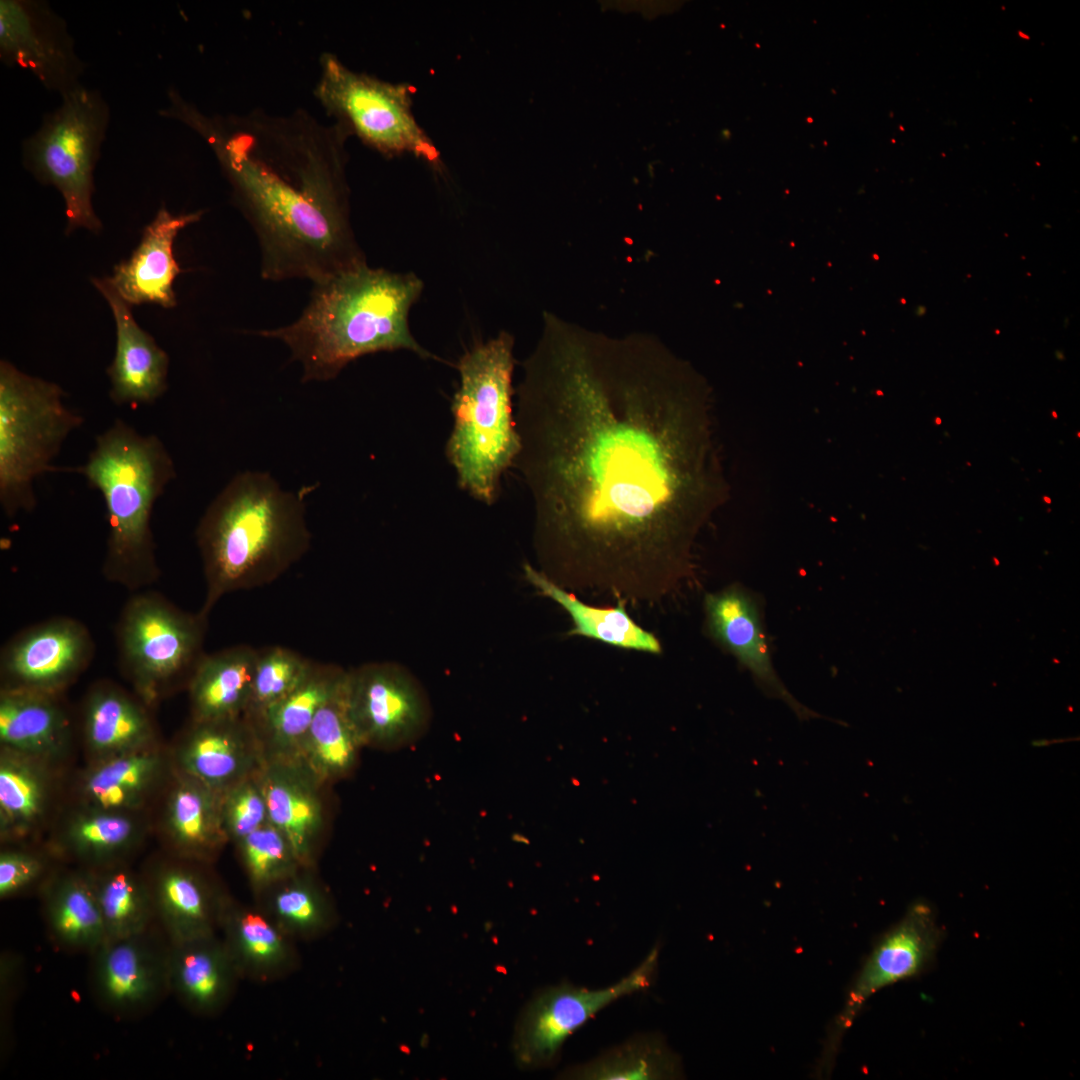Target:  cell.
Here are the masks:
<instances>
[{
  "label": "cell",
  "instance_id": "obj_1",
  "mask_svg": "<svg viewBox=\"0 0 1080 1080\" xmlns=\"http://www.w3.org/2000/svg\"><path fill=\"white\" fill-rule=\"evenodd\" d=\"M523 371L515 463L540 571L625 603L672 592L727 491L704 379L656 339L550 313Z\"/></svg>",
  "mask_w": 1080,
  "mask_h": 1080
},
{
  "label": "cell",
  "instance_id": "obj_2",
  "mask_svg": "<svg viewBox=\"0 0 1080 1080\" xmlns=\"http://www.w3.org/2000/svg\"><path fill=\"white\" fill-rule=\"evenodd\" d=\"M158 111L213 151L260 247L261 276L321 282L362 262L350 224L348 135L297 109L206 114L176 89Z\"/></svg>",
  "mask_w": 1080,
  "mask_h": 1080
},
{
  "label": "cell",
  "instance_id": "obj_3",
  "mask_svg": "<svg viewBox=\"0 0 1080 1080\" xmlns=\"http://www.w3.org/2000/svg\"><path fill=\"white\" fill-rule=\"evenodd\" d=\"M422 290L414 273L371 268L365 261L313 284L293 323L258 334L288 347L302 366L303 382L334 379L351 361L376 352L403 349L432 358L408 322Z\"/></svg>",
  "mask_w": 1080,
  "mask_h": 1080
},
{
  "label": "cell",
  "instance_id": "obj_4",
  "mask_svg": "<svg viewBox=\"0 0 1080 1080\" xmlns=\"http://www.w3.org/2000/svg\"><path fill=\"white\" fill-rule=\"evenodd\" d=\"M208 616L232 592L279 578L311 542L300 494L284 490L267 472L235 475L205 510L196 528Z\"/></svg>",
  "mask_w": 1080,
  "mask_h": 1080
},
{
  "label": "cell",
  "instance_id": "obj_5",
  "mask_svg": "<svg viewBox=\"0 0 1080 1080\" xmlns=\"http://www.w3.org/2000/svg\"><path fill=\"white\" fill-rule=\"evenodd\" d=\"M76 471L104 501L108 533L102 574L136 592L160 577L151 517L157 500L176 477L164 442L116 419L95 438Z\"/></svg>",
  "mask_w": 1080,
  "mask_h": 1080
},
{
  "label": "cell",
  "instance_id": "obj_6",
  "mask_svg": "<svg viewBox=\"0 0 1080 1080\" xmlns=\"http://www.w3.org/2000/svg\"><path fill=\"white\" fill-rule=\"evenodd\" d=\"M513 344L509 333L500 332L476 343L457 364L460 385L446 454L460 487L488 505L521 447L512 405Z\"/></svg>",
  "mask_w": 1080,
  "mask_h": 1080
},
{
  "label": "cell",
  "instance_id": "obj_7",
  "mask_svg": "<svg viewBox=\"0 0 1080 1080\" xmlns=\"http://www.w3.org/2000/svg\"><path fill=\"white\" fill-rule=\"evenodd\" d=\"M56 383L0 362V505L13 518L37 505L36 479L53 463L84 419Z\"/></svg>",
  "mask_w": 1080,
  "mask_h": 1080
},
{
  "label": "cell",
  "instance_id": "obj_8",
  "mask_svg": "<svg viewBox=\"0 0 1080 1080\" xmlns=\"http://www.w3.org/2000/svg\"><path fill=\"white\" fill-rule=\"evenodd\" d=\"M207 618L153 590L133 592L125 602L115 628L118 666L131 690L154 710L187 690L205 655Z\"/></svg>",
  "mask_w": 1080,
  "mask_h": 1080
},
{
  "label": "cell",
  "instance_id": "obj_9",
  "mask_svg": "<svg viewBox=\"0 0 1080 1080\" xmlns=\"http://www.w3.org/2000/svg\"><path fill=\"white\" fill-rule=\"evenodd\" d=\"M59 107L43 116L38 130L22 142L23 166L62 195L66 233L102 224L92 205L93 173L101 154L110 109L101 93L80 85L61 96Z\"/></svg>",
  "mask_w": 1080,
  "mask_h": 1080
},
{
  "label": "cell",
  "instance_id": "obj_10",
  "mask_svg": "<svg viewBox=\"0 0 1080 1080\" xmlns=\"http://www.w3.org/2000/svg\"><path fill=\"white\" fill-rule=\"evenodd\" d=\"M411 89L348 68L333 53L320 57L314 95L348 136L385 156L414 154L438 165L439 153L412 112Z\"/></svg>",
  "mask_w": 1080,
  "mask_h": 1080
},
{
  "label": "cell",
  "instance_id": "obj_11",
  "mask_svg": "<svg viewBox=\"0 0 1080 1080\" xmlns=\"http://www.w3.org/2000/svg\"><path fill=\"white\" fill-rule=\"evenodd\" d=\"M659 947L616 983L599 989L563 983L537 992L517 1020L512 1051L520 1068L554 1064L566 1039L599 1011L622 997L647 989L655 978Z\"/></svg>",
  "mask_w": 1080,
  "mask_h": 1080
},
{
  "label": "cell",
  "instance_id": "obj_12",
  "mask_svg": "<svg viewBox=\"0 0 1080 1080\" xmlns=\"http://www.w3.org/2000/svg\"><path fill=\"white\" fill-rule=\"evenodd\" d=\"M169 947L157 922L139 933L106 939L89 955L88 984L97 1006L121 1021L156 1009L170 996Z\"/></svg>",
  "mask_w": 1080,
  "mask_h": 1080
},
{
  "label": "cell",
  "instance_id": "obj_13",
  "mask_svg": "<svg viewBox=\"0 0 1080 1080\" xmlns=\"http://www.w3.org/2000/svg\"><path fill=\"white\" fill-rule=\"evenodd\" d=\"M349 715L364 747L398 750L417 742L428 728L431 710L417 681L391 663L347 670Z\"/></svg>",
  "mask_w": 1080,
  "mask_h": 1080
},
{
  "label": "cell",
  "instance_id": "obj_14",
  "mask_svg": "<svg viewBox=\"0 0 1080 1080\" xmlns=\"http://www.w3.org/2000/svg\"><path fill=\"white\" fill-rule=\"evenodd\" d=\"M91 632L78 619L57 616L13 635L0 653V690L65 694L90 666Z\"/></svg>",
  "mask_w": 1080,
  "mask_h": 1080
},
{
  "label": "cell",
  "instance_id": "obj_15",
  "mask_svg": "<svg viewBox=\"0 0 1080 1080\" xmlns=\"http://www.w3.org/2000/svg\"><path fill=\"white\" fill-rule=\"evenodd\" d=\"M0 60L30 71L63 96L79 87L86 68L75 51L67 22L47 1H0Z\"/></svg>",
  "mask_w": 1080,
  "mask_h": 1080
},
{
  "label": "cell",
  "instance_id": "obj_16",
  "mask_svg": "<svg viewBox=\"0 0 1080 1080\" xmlns=\"http://www.w3.org/2000/svg\"><path fill=\"white\" fill-rule=\"evenodd\" d=\"M212 865L159 849L139 867L150 891L156 922L171 942L219 932L231 895Z\"/></svg>",
  "mask_w": 1080,
  "mask_h": 1080
},
{
  "label": "cell",
  "instance_id": "obj_17",
  "mask_svg": "<svg viewBox=\"0 0 1080 1080\" xmlns=\"http://www.w3.org/2000/svg\"><path fill=\"white\" fill-rule=\"evenodd\" d=\"M74 769L0 747L1 845L45 841L67 804Z\"/></svg>",
  "mask_w": 1080,
  "mask_h": 1080
},
{
  "label": "cell",
  "instance_id": "obj_18",
  "mask_svg": "<svg viewBox=\"0 0 1080 1080\" xmlns=\"http://www.w3.org/2000/svg\"><path fill=\"white\" fill-rule=\"evenodd\" d=\"M168 746L176 769L219 792L257 774L266 758L261 736L245 715L190 719Z\"/></svg>",
  "mask_w": 1080,
  "mask_h": 1080
},
{
  "label": "cell",
  "instance_id": "obj_19",
  "mask_svg": "<svg viewBox=\"0 0 1080 1080\" xmlns=\"http://www.w3.org/2000/svg\"><path fill=\"white\" fill-rule=\"evenodd\" d=\"M707 634L733 655L769 697L783 701L801 720L820 717L801 704L779 677L763 622L761 601L746 587L732 584L704 599Z\"/></svg>",
  "mask_w": 1080,
  "mask_h": 1080
},
{
  "label": "cell",
  "instance_id": "obj_20",
  "mask_svg": "<svg viewBox=\"0 0 1080 1080\" xmlns=\"http://www.w3.org/2000/svg\"><path fill=\"white\" fill-rule=\"evenodd\" d=\"M173 770L168 744L84 763L70 775L67 804L115 812H151Z\"/></svg>",
  "mask_w": 1080,
  "mask_h": 1080
},
{
  "label": "cell",
  "instance_id": "obj_21",
  "mask_svg": "<svg viewBox=\"0 0 1080 1080\" xmlns=\"http://www.w3.org/2000/svg\"><path fill=\"white\" fill-rule=\"evenodd\" d=\"M221 797L222 792L173 765L150 812L152 836L160 849L181 858L213 864L229 843Z\"/></svg>",
  "mask_w": 1080,
  "mask_h": 1080
},
{
  "label": "cell",
  "instance_id": "obj_22",
  "mask_svg": "<svg viewBox=\"0 0 1080 1080\" xmlns=\"http://www.w3.org/2000/svg\"><path fill=\"white\" fill-rule=\"evenodd\" d=\"M151 836L150 812L66 804L44 843L62 864L93 868L133 862Z\"/></svg>",
  "mask_w": 1080,
  "mask_h": 1080
},
{
  "label": "cell",
  "instance_id": "obj_23",
  "mask_svg": "<svg viewBox=\"0 0 1080 1080\" xmlns=\"http://www.w3.org/2000/svg\"><path fill=\"white\" fill-rule=\"evenodd\" d=\"M154 711L132 690L112 680L94 682L83 697L77 717L84 763L163 742Z\"/></svg>",
  "mask_w": 1080,
  "mask_h": 1080
},
{
  "label": "cell",
  "instance_id": "obj_24",
  "mask_svg": "<svg viewBox=\"0 0 1080 1080\" xmlns=\"http://www.w3.org/2000/svg\"><path fill=\"white\" fill-rule=\"evenodd\" d=\"M259 779L269 822L287 837L303 867H315L325 828L326 785L288 756L266 755Z\"/></svg>",
  "mask_w": 1080,
  "mask_h": 1080
},
{
  "label": "cell",
  "instance_id": "obj_25",
  "mask_svg": "<svg viewBox=\"0 0 1080 1080\" xmlns=\"http://www.w3.org/2000/svg\"><path fill=\"white\" fill-rule=\"evenodd\" d=\"M78 720L64 694L0 690V747L74 769Z\"/></svg>",
  "mask_w": 1080,
  "mask_h": 1080
},
{
  "label": "cell",
  "instance_id": "obj_26",
  "mask_svg": "<svg viewBox=\"0 0 1080 1080\" xmlns=\"http://www.w3.org/2000/svg\"><path fill=\"white\" fill-rule=\"evenodd\" d=\"M92 282L109 303L116 323L115 355L107 368L110 399L119 406L153 404L167 389L169 357L139 327L107 278Z\"/></svg>",
  "mask_w": 1080,
  "mask_h": 1080
},
{
  "label": "cell",
  "instance_id": "obj_27",
  "mask_svg": "<svg viewBox=\"0 0 1080 1080\" xmlns=\"http://www.w3.org/2000/svg\"><path fill=\"white\" fill-rule=\"evenodd\" d=\"M202 214V211L172 214L165 205L160 206L144 228L131 257L119 263L107 278L129 306L151 303L172 308L176 305L173 283L181 269L174 257V241L183 228L199 221Z\"/></svg>",
  "mask_w": 1080,
  "mask_h": 1080
},
{
  "label": "cell",
  "instance_id": "obj_28",
  "mask_svg": "<svg viewBox=\"0 0 1080 1080\" xmlns=\"http://www.w3.org/2000/svg\"><path fill=\"white\" fill-rule=\"evenodd\" d=\"M241 977L218 933L171 942L170 995L190 1013L214 1017L233 999Z\"/></svg>",
  "mask_w": 1080,
  "mask_h": 1080
},
{
  "label": "cell",
  "instance_id": "obj_29",
  "mask_svg": "<svg viewBox=\"0 0 1080 1080\" xmlns=\"http://www.w3.org/2000/svg\"><path fill=\"white\" fill-rule=\"evenodd\" d=\"M941 935L932 909L925 903L913 905L865 963L850 995L849 1019L878 990L924 972L935 957Z\"/></svg>",
  "mask_w": 1080,
  "mask_h": 1080
},
{
  "label": "cell",
  "instance_id": "obj_30",
  "mask_svg": "<svg viewBox=\"0 0 1080 1080\" xmlns=\"http://www.w3.org/2000/svg\"><path fill=\"white\" fill-rule=\"evenodd\" d=\"M219 932L242 980L272 983L301 966L297 942L256 904H243L231 896Z\"/></svg>",
  "mask_w": 1080,
  "mask_h": 1080
},
{
  "label": "cell",
  "instance_id": "obj_31",
  "mask_svg": "<svg viewBox=\"0 0 1080 1080\" xmlns=\"http://www.w3.org/2000/svg\"><path fill=\"white\" fill-rule=\"evenodd\" d=\"M37 896L46 934L58 950L89 956L107 939L100 910L82 868L61 864Z\"/></svg>",
  "mask_w": 1080,
  "mask_h": 1080
},
{
  "label": "cell",
  "instance_id": "obj_32",
  "mask_svg": "<svg viewBox=\"0 0 1080 1080\" xmlns=\"http://www.w3.org/2000/svg\"><path fill=\"white\" fill-rule=\"evenodd\" d=\"M258 649L231 646L205 653L187 687L191 720L243 716L248 708Z\"/></svg>",
  "mask_w": 1080,
  "mask_h": 1080
},
{
  "label": "cell",
  "instance_id": "obj_33",
  "mask_svg": "<svg viewBox=\"0 0 1080 1080\" xmlns=\"http://www.w3.org/2000/svg\"><path fill=\"white\" fill-rule=\"evenodd\" d=\"M346 670L313 662L305 678L283 699L252 722L266 755L294 757L318 710L342 684Z\"/></svg>",
  "mask_w": 1080,
  "mask_h": 1080
},
{
  "label": "cell",
  "instance_id": "obj_34",
  "mask_svg": "<svg viewBox=\"0 0 1080 1080\" xmlns=\"http://www.w3.org/2000/svg\"><path fill=\"white\" fill-rule=\"evenodd\" d=\"M255 899V904L296 942L319 939L338 923L333 898L315 867H302Z\"/></svg>",
  "mask_w": 1080,
  "mask_h": 1080
},
{
  "label": "cell",
  "instance_id": "obj_35",
  "mask_svg": "<svg viewBox=\"0 0 1080 1080\" xmlns=\"http://www.w3.org/2000/svg\"><path fill=\"white\" fill-rule=\"evenodd\" d=\"M345 678L318 710L294 756L325 785L349 777L364 747L349 715Z\"/></svg>",
  "mask_w": 1080,
  "mask_h": 1080
},
{
  "label": "cell",
  "instance_id": "obj_36",
  "mask_svg": "<svg viewBox=\"0 0 1080 1080\" xmlns=\"http://www.w3.org/2000/svg\"><path fill=\"white\" fill-rule=\"evenodd\" d=\"M523 571L527 581L540 594L553 600L570 615L573 627L569 635L592 638L623 649L654 654L661 652L659 640L631 619L625 602L618 601L613 607L589 605L529 563L524 564Z\"/></svg>",
  "mask_w": 1080,
  "mask_h": 1080
},
{
  "label": "cell",
  "instance_id": "obj_37",
  "mask_svg": "<svg viewBox=\"0 0 1080 1080\" xmlns=\"http://www.w3.org/2000/svg\"><path fill=\"white\" fill-rule=\"evenodd\" d=\"M100 910L107 939L139 933L152 926L155 913L140 868L119 862L82 868Z\"/></svg>",
  "mask_w": 1080,
  "mask_h": 1080
},
{
  "label": "cell",
  "instance_id": "obj_38",
  "mask_svg": "<svg viewBox=\"0 0 1080 1080\" xmlns=\"http://www.w3.org/2000/svg\"><path fill=\"white\" fill-rule=\"evenodd\" d=\"M679 1057L663 1036L646 1033L629 1038L587 1062L565 1069L561 1078L575 1080H668L681 1076Z\"/></svg>",
  "mask_w": 1080,
  "mask_h": 1080
},
{
  "label": "cell",
  "instance_id": "obj_39",
  "mask_svg": "<svg viewBox=\"0 0 1080 1080\" xmlns=\"http://www.w3.org/2000/svg\"><path fill=\"white\" fill-rule=\"evenodd\" d=\"M235 847L255 896L303 867L290 841L270 822L236 842Z\"/></svg>",
  "mask_w": 1080,
  "mask_h": 1080
},
{
  "label": "cell",
  "instance_id": "obj_40",
  "mask_svg": "<svg viewBox=\"0 0 1080 1080\" xmlns=\"http://www.w3.org/2000/svg\"><path fill=\"white\" fill-rule=\"evenodd\" d=\"M312 663L286 647L258 649L250 702L244 715L253 723L259 720L305 678Z\"/></svg>",
  "mask_w": 1080,
  "mask_h": 1080
},
{
  "label": "cell",
  "instance_id": "obj_41",
  "mask_svg": "<svg viewBox=\"0 0 1080 1080\" xmlns=\"http://www.w3.org/2000/svg\"><path fill=\"white\" fill-rule=\"evenodd\" d=\"M61 864L44 842L1 845L0 899L38 895Z\"/></svg>",
  "mask_w": 1080,
  "mask_h": 1080
},
{
  "label": "cell",
  "instance_id": "obj_42",
  "mask_svg": "<svg viewBox=\"0 0 1080 1080\" xmlns=\"http://www.w3.org/2000/svg\"><path fill=\"white\" fill-rule=\"evenodd\" d=\"M259 772L222 792L223 825L234 844L269 822Z\"/></svg>",
  "mask_w": 1080,
  "mask_h": 1080
},
{
  "label": "cell",
  "instance_id": "obj_43",
  "mask_svg": "<svg viewBox=\"0 0 1080 1080\" xmlns=\"http://www.w3.org/2000/svg\"><path fill=\"white\" fill-rule=\"evenodd\" d=\"M23 963L19 955L5 952L0 961L1 987V1053L4 1056L12 1044V1013L23 982Z\"/></svg>",
  "mask_w": 1080,
  "mask_h": 1080
},
{
  "label": "cell",
  "instance_id": "obj_44",
  "mask_svg": "<svg viewBox=\"0 0 1080 1080\" xmlns=\"http://www.w3.org/2000/svg\"><path fill=\"white\" fill-rule=\"evenodd\" d=\"M941 422H942L941 418H940V417H936V419H935V423H936L937 425H940V424H941Z\"/></svg>",
  "mask_w": 1080,
  "mask_h": 1080
},
{
  "label": "cell",
  "instance_id": "obj_45",
  "mask_svg": "<svg viewBox=\"0 0 1080 1080\" xmlns=\"http://www.w3.org/2000/svg\"><path fill=\"white\" fill-rule=\"evenodd\" d=\"M1043 499H1044V500H1045V501H1046L1047 503H1051V499H1050L1049 497H1046V496H1044V498H1043Z\"/></svg>",
  "mask_w": 1080,
  "mask_h": 1080
},
{
  "label": "cell",
  "instance_id": "obj_46",
  "mask_svg": "<svg viewBox=\"0 0 1080 1080\" xmlns=\"http://www.w3.org/2000/svg\"><path fill=\"white\" fill-rule=\"evenodd\" d=\"M1052 414H1053L1054 418H1057V413L1056 412H1052Z\"/></svg>",
  "mask_w": 1080,
  "mask_h": 1080
}]
</instances>
